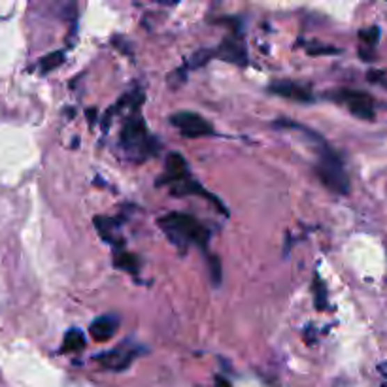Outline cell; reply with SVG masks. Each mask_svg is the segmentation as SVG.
<instances>
[{
	"label": "cell",
	"mask_w": 387,
	"mask_h": 387,
	"mask_svg": "<svg viewBox=\"0 0 387 387\" xmlns=\"http://www.w3.org/2000/svg\"><path fill=\"white\" fill-rule=\"evenodd\" d=\"M216 387H230V384L225 378H217L216 380Z\"/></svg>",
	"instance_id": "obj_20"
},
{
	"label": "cell",
	"mask_w": 387,
	"mask_h": 387,
	"mask_svg": "<svg viewBox=\"0 0 387 387\" xmlns=\"http://www.w3.org/2000/svg\"><path fill=\"white\" fill-rule=\"evenodd\" d=\"M113 264H116V267H119V269L127 270L129 274H136L138 267H140V261H138V257L132 255V253L119 251V253H116Z\"/></svg>",
	"instance_id": "obj_13"
},
{
	"label": "cell",
	"mask_w": 387,
	"mask_h": 387,
	"mask_svg": "<svg viewBox=\"0 0 387 387\" xmlns=\"http://www.w3.org/2000/svg\"><path fill=\"white\" fill-rule=\"evenodd\" d=\"M121 145L125 148L129 157L136 163H142L148 157L153 155V151L157 148L155 140L150 136L148 127H145L144 119L140 113H134L132 118L125 121V125L121 129Z\"/></svg>",
	"instance_id": "obj_2"
},
{
	"label": "cell",
	"mask_w": 387,
	"mask_h": 387,
	"mask_svg": "<svg viewBox=\"0 0 387 387\" xmlns=\"http://www.w3.org/2000/svg\"><path fill=\"white\" fill-rule=\"evenodd\" d=\"M171 123L182 132L185 138H203L214 134V127L203 116L193 112H177L171 116Z\"/></svg>",
	"instance_id": "obj_5"
},
{
	"label": "cell",
	"mask_w": 387,
	"mask_h": 387,
	"mask_svg": "<svg viewBox=\"0 0 387 387\" xmlns=\"http://www.w3.org/2000/svg\"><path fill=\"white\" fill-rule=\"evenodd\" d=\"M95 225H97L99 235L104 238L106 242L121 244V238L116 237V232H118V221L116 219H110V217H95Z\"/></svg>",
	"instance_id": "obj_11"
},
{
	"label": "cell",
	"mask_w": 387,
	"mask_h": 387,
	"mask_svg": "<svg viewBox=\"0 0 387 387\" xmlns=\"http://www.w3.org/2000/svg\"><path fill=\"white\" fill-rule=\"evenodd\" d=\"M86 335L79 331V329H70V331H66L65 335V340H63V354L66 352H81V349L86 348Z\"/></svg>",
	"instance_id": "obj_12"
},
{
	"label": "cell",
	"mask_w": 387,
	"mask_h": 387,
	"mask_svg": "<svg viewBox=\"0 0 387 387\" xmlns=\"http://www.w3.org/2000/svg\"><path fill=\"white\" fill-rule=\"evenodd\" d=\"M185 176H189L187 171V163L180 153H168L166 157V172L163 177H159V184H176L180 180H184Z\"/></svg>",
	"instance_id": "obj_10"
},
{
	"label": "cell",
	"mask_w": 387,
	"mask_h": 387,
	"mask_svg": "<svg viewBox=\"0 0 387 387\" xmlns=\"http://www.w3.org/2000/svg\"><path fill=\"white\" fill-rule=\"evenodd\" d=\"M142 354V349L134 348V346H121L112 352H104V354L95 355V361H99L100 365L108 370H125L131 365L138 355Z\"/></svg>",
	"instance_id": "obj_6"
},
{
	"label": "cell",
	"mask_w": 387,
	"mask_h": 387,
	"mask_svg": "<svg viewBox=\"0 0 387 387\" xmlns=\"http://www.w3.org/2000/svg\"><path fill=\"white\" fill-rule=\"evenodd\" d=\"M308 53L312 55H319V53H338L336 47H308Z\"/></svg>",
	"instance_id": "obj_19"
},
{
	"label": "cell",
	"mask_w": 387,
	"mask_h": 387,
	"mask_svg": "<svg viewBox=\"0 0 387 387\" xmlns=\"http://www.w3.org/2000/svg\"><path fill=\"white\" fill-rule=\"evenodd\" d=\"M380 387H387V384H381V386H380Z\"/></svg>",
	"instance_id": "obj_21"
},
{
	"label": "cell",
	"mask_w": 387,
	"mask_h": 387,
	"mask_svg": "<svg viewBox=\"0 0 387 387\" xmlns=\"http://www.w3.org/2000/svg\"><path fill=\"white\" fill-rule=\"evenodd\" d=\"M359 38H361L370 49H374L376 44H378V40H380V29H378V26L363 29V31H359Z\"/></svg>",
	"instance_id": "obj_16"
},
{
	"label": "cell",
	"mask_w": 387,
	"mask_h": 387,
	"mask_svg": "<svg viewBox=\"0 0 387 387\" xmlns=\"http://www.w3.org/2000/svg\"><path fill=\"white\" fill-rule=\"evenodd\" d=\"M159 225L164 230V235L171 238L182 251H185V248L191 244L204 250L208 244V238H210V230L206 229L198 219L187 216V214H180V212H172V214L163 216L159 219Z\"/></svg>",
	"instance_id": "obj_1"
},
{
	"label": "cell",
	"mask_w": 387,
	"mask_h": 387,
	"mask_svg": "<svg viewBox=\"0 0 387 387\" xmlns=\"http://www.w3.org/2000/svg\"><path fill=\"white\" fill-rule=\"evenodd\" d=\"M214 55L221 57L227 63H232V65H240L246 66L248 65V53H246V47L242 46V42H238L235 38H227L221 42V46L217 47V52H214Z\"/></svg>",
	"instance_id": "obj_8"
},
{
	"label": "cell",
	"mask_w": 387,
	"mask_h": 387,
	"mask_svg": "<svg viewBox=\"0 0 387 387\" xmlns=\"http://www.w3.org/2000/svg\"><path fill=\"white\" fill-rule=\"evenodd\" d=\"M269 93L283 97V99L299 100V102H312V93L308 87L295 84V81H274L269 86Z\"/></svg>",
	"instance_id": "obj_7"
},
{
	"label": "cell",
	"mask_w": 387,
	"mask_h": 387,
	"mask_svg": "<svg viewBox=\"0 0 387 387\" xmlns=\"http://www.w3.org/2000/svg\"><path fill=\"white\" fill-rule=\"evenodd\" d=\"M210 274H212V282H214V285H219V282H221V262H219V259L217 257L212 255L210 257Z\"/></svg>",
	"instance_id": "obj_18"
},
{
	"label": "cell",
	"mask_w": 387,
	"mask_h": 387,
	"mask_svg": "<svg viewBox=\"0 0 387 387\" xmlns=\"http://www.w3.org/2000/svg\"><path fill=\"white\" fill-rule=\"evenodd\" d=\"M314 301L315 308L317 310L327 308V289H325V283L322 282L319 276H315L314 278Z\"/></svg>",
	"instance_id": "obj_15"
},
{
	"label": "cell",
	"mask_w": 387,
	"mask_h": 387,
	"mask_svg": "<svg viewBox=\"0 0 387 387\" xmlns=\"http://www.w3.org/2000/svg\"><path fill=\"white\" fill-rule=\"evenodd\" d=\"M335 99L338 102H342V104H346V108L354 113L355 118L365 119V121H372L374 119V100L367 93L340 89L335 95Z\"/></svg>",
	"instance_id": "obj_4"
},
{
	"label": "cell",
	"mask_w": 387,
	"mask_h": 387,
	"mask_svg": "<svg viewBox=\"0 0 387 387\" xmlns=\"http://www.w3.org/2000/svg\"><path fill=\"white\" fill-rule=\"evenodd\" d=\"M315 174L319 176L325 187L338 193V195H348L349 193V177L344 171V163L335 151L323 144L319 150V159L315 164Z\"/></svg>",
	"instance_id": "obj_3"
},
{
	"label": "cell",
	"mask_w": 387,
	"mask_h": 387,
	"mask_svg": "<svg viewBox=\"0 0 387 387\" xmlns=\"http://www.w3.org/2000/svg\"><path fill=\"white\" fill-rule=\"evenodd\" d=\"M118 329H119V317L113 314H108V315H100V317H97V319L89 325V333H91L93 340L106 342L116 335Z\"/></svg>",
	"instance_id": "obj_9"
},
{
	"label": "cell",
	"mask_w": 387,
	"mask_h": 387,
	"mask_svg": "<svg viewBox=\"0 0 387 387\" xmlns=\"http://www.w3.org/2000/svg\"><path fill=\"white\" fill-rule=\"evenodd\" d=\"M210 57H214V52H208V49L197 52L195 55H193V57H191V61L187 63V66H189V68H198V66L206 65Z\"/></svg>",
	"instance_id": "obj_17"
},
{
	"label": "cell",
	"mask_w": 387,
	"mask_h": 387,
	"mask_svg": "<svg viewBox=\"0 0 387 387\" xmlns=\"http://www.w3.org/2000/svg\"><path fill=\"white\" fill-rule=\"evenodd\" d=\"M63 61H65V53L63 52H53L46 57H42L40 59V70L44 74L52 72L53 68H57V66L63 65Z\"/></svg>",
	"instance_id": "obj_14"
}]
</instances>
